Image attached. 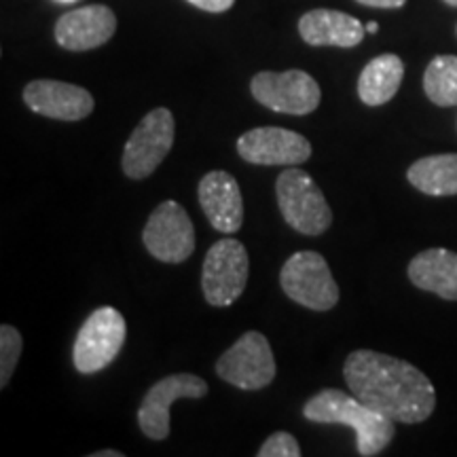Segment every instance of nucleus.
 Here are the masks:
<instances>
[{
    "label": "nucleus",
    "instance_id": "nucleus-1",
    "mask_svg": "<svg viewBox=\"0 0 457 457\" xmlns=\"http://www.w3.org/2000/svg\"><path fill=\"white\" fill-rule=\"evenodd\" d=\"M343 377L353 396L400 424H421L436 407L432 381L407 360L356 350L343 364Z\"/></svg>",
    "mask_w": 457,
    "mask_h": 457
},
{
    "label": "nucleus",
    "instance_id": "nucleus-2",
    "mask_svg": "<svg viewBox=\"0 0 457 457\" xmlns=\"http://www.w3.org/2000/svg\"><path fill=\"white\" fill-rule=\"evenodd\" d=\"M303 417L313 424H341L356 430L358 453L362 457H373L384 453V449L394 441L396 421L377 413L353 394L327 387L313 394L303 404Z\"/></svg>",
    "mask_w": 457,
    "mask_h": 457
},
{
    "label": "nucleus",
    "instance_id": "nucleus-3",
    "mask_svg": "<svg viewBox=\"0 0 457 457\" xmlns=\"http://www.w3.org/2000/svg\"><path fill=\"white\" fill-rule=\"evenodd\" d=\"M278 205L284 220L303 236H322L333 222L330 205L307 171L290 165L278 176Z\"/></svg>",
    "mask_w": 457,
    "mask_h": 457
},
{
    "label": "nucleus",
    "instance_id": "nucleus-4",
    "mask_svg": "<svg viewBox=\"0 0 457 457\" xmlns=\"http://www.w3.org/2000/svg\"><path fill=\"white\" fill-rule=\"evenodd\" d=\"M279 286L288 299L312 312H330L341 296L327 259L313 250L295 253L284 262Z\"/></svg>",
    "mask_w": 457,
    "mask_h": 457
},
{
    "label": "nucleus",
    "instance_id": "nucleus-5",
    "mask_svg": "<svg viewBox=\"0 0 457 457\" xmlns=\"http://www.w3.org/2000/svg\"><path fill=\"white\" fill-rule=\"evenodd\" d=\"M128 324L114 307H100L85 320L74 339L72 360L79 373L94 375L106 369L121 352Z\"/></svg>",
    "mask_w": 457,
    "mask_h": 457
},
{
    "label": "nucleus",
    "instance_id": "nucleus-6",
    "mask_svg": "<svg viewBox=\"0 0 457 457\" xmlns=\"http://www.w3.org/2000/svg\"><path fill=\"white\" fill-rule=\"evenodd\" d=\"M248 271L245 245L231 237L219 239L204 259L202 288L205 301L212 307L233 305L244 295Z\"/></svg>",
    "mask_w": 457,
    "mask_h": 457
},
{
    "label": "nucleus",
    "instance_id": "nucleus-7",
    "mask_svg": "<svg viewBox=\"0 0 457 457\" xmlns=\"http://www.w3.org/2000/svg\"><path fill=\"white\" fill-rule=\"evenodd\" d=\"M176 136L174 114L168 108H155L138 123L125 142L121 168L128 179L142 180L155 171L171 151Z\"/></svg>",
    "mask_w": 457,
    "mask_h": 457
},
{
    "label": "nucleus",
    "instance_id": "nucleus-8",
    "mask_svg": "<svg viewBox=\"0 0 457 457\" xmlns=\"http://www.w3.org/2000/svg\"><path fill=\"white\" fill-rule=\"evenodd\" d=\"M216 373L222 381L254 392L276 379V358L265 335L250 330L239 337L216 362Z\"/></svg>",
    "mask_w": 457,
    "mask_h": 457
},
{
    "label": "nucleus",
    "instance_id": "nucleus-9",
    "mask_svg": "<svg viewBox=\"0 0 457 457\" xmlns=\"http://www.w3.org/2000/svg\"><path fill=\"white\" fill-rule=\"evenodd\" d=\"M250 91L254 100L270 111L296 117L313 112L322 100L318 81L305 71L259 72L250 81Z\"/></svg>",
    "mask_w": 457,
    "mask_h": 457
},
{
    "label": "nucleus",
    "instance_id": "nucleus-10",
    "mask_svg": "<svg viewBox=\"0 0 457 457\" xmlns=\"http://www.w3.org/2000/svg\"><path fill=\"white\" fill-rule=\"evenodd\" d=\"M142 242L148 254L162 262L179 265L195 253V227L179 202L159 204L148 216Z\"/></svg>",
    "mask_w": 457,
    "mask_h": 457
},
{
    "label": "nucleus",
    "instance_id": "nucleus-11",
    "mask_svg": "<svg viewBox=\"0 0 457 457\" xmlns=\"http://www.w3.org/2000/svg\"><path fill=\"white\" fill-rule=\"evenodd\" d=\"M208 384L191 373H176L157 381L142 398L138 426L151 441H165L170 436V407L180 398H204Z\"/></svg>",
    "mask_w": 457,
    "mask_h": 457
},
{
    "label": "nucleus",
    "instance_id": "nucleus-12",
    "mask_svg": "<svg viewBox=\"0 0 457 457\" xmlns=\"http://www.w3.org/2000/svg\"><path fill=\"white\" fill-rule=\"evenodd\" d=\"M237 153L254 165H301L312 157V145L305 136L284 128H254L239 136Z\"/></svg>",
    "mask_w": 457,
    "mask_h": 457
},
{
    "label": "nucleus",
    "instance_id": "nucleus-13",
    "mask_svg": "<svg viewBox=\"0 0 457 457\" xmlns=\"http://www.w3.org/2000/svg\"><path fill=\"white\" fill-rule=\"evenodd\" d=\"M24 102L32 112L57 121H81L94 111V96L79 85L38 79L26 85Z\"/></svg>",
    "mask_w": 457,
    "mask_h": 457
},
{
    "label": "nucleus",
    "instance_id": "nucleus-14",
    "mask_svg": "<svg viewBox=\"0 0 457 457\" xmlns=\"http://www.w3.org/2000/svg\"><path fill=\"white\" fill-rule=\"evenodd\" d=\"M117 30V15L106 4L68 11L57 20L55 41L68 51H89L108 43Z\"/></svg>",
    "mask_w": 457,
    "mask_h": 457
},
{
    "label": "nucleus",
    "instance_id": "nucleus-15",
    "mask_svg": "<svg viewBox=\"0 0 457 457\" xmlns=\"http://www.w3.org/2000/svg\"><path fill=\"white\" fill-rule=\"evenodd\" d=\"M199 205L216 231L236 233L244 222V199L237 180L228 171H208L197 188Z\"/></svg>",
    "mask_w": 457,
    "mask_h": 457
},
{
    "label": "nucleus",
    "instance_id": "nucleus-16",
    "mask_svg": "<svg viewBox=\"0 0 457 457\" xmlns=\"http://www.w3.org/2000/svg\"><path fill=\"white\" fill-rule=\"evenodd\" d=\"M299 34L313 47H356L362 43L367 28L353 15L335 9L307 11L299 20Z\"/></svg>",
    "mask_w": 457,
    "mask_h": 457
},
{
    "label": "nucleus",
    "instance_id": "nucleus-17",
    "mask_svg": "<svg viewBox=\"0 0 457 457\" xmlns=\"http://www.w3.org/2000/svg\"><path fill=\"white\" fill-rule=\"evenodd\" d=\"M407 273L415 288L445 301H457V253L453 250H424L409 262Z\"/></svg>",
    "mask_w": 457,
    "mask_h": 457
},
{
    "label": "nucleus",
    "instance_id": "nucleus-18",
    "mask_svg": "<svg viewBox=\"0 0 457 457\" xmlns=\"http://www.w3.org/2000/svg\"><path fill=\"white\" fill-rule=\"evenodd\" d=\"M404 77V64L398 55H377L362 68L358 96L367 106H384L398 94Z\"/></svg>",
    "mask_w": 457,
    "mask_h": 457
},
{
    "label": "nucleus",
    "instance_id": "nucleus-19",
    "mask_svg": "<svg viewBox=\"0 0 457 457\" xmlns=\"http://www.w3.org/2000/svg\"><path fill=\"white\" fill-rule=\"evenodd\" d=\"M407 180L424 195H457V153L417 159L407 170Z\"/></svg>",
    "mask_w": 457,
    "mask_h": 457
},
{
    "label": "nucleus",
    "instance_id": "nucleus-20",
    "mask_svg": "<svg viewBox=\"0 0 457 457\" xmlns=\"http://www.w3.org/2000/svg\"><path fill=\"white\" fill-rule=\"evenodd\" d=\"M424 91L432 104L457 106V55H436L424 72Z\"/></svg>",
    "mask_w": 457,
    "mask_h": 457
},
{
    "label": "nucleus",
    "instance_id": "nucleus-21",
    "mask_svg": "<svg viewBox=\"0 0 457 457\" xmlns=\"http://www.w3.org/2000/svg\"><path fill=\"white\" fill-rule=\"evenodd\" d=\"M21 352H24V339H21L20 330L3 324L0 327V387L9 386Z\"/></svg>",
    "mask_w": 457,
    "mask_h": 457
},
{
    "label": "nucleus",
    "instance_id": "nucleus-22",
    "mask_svg": "<svg viewBox=\"0 0 457 457\" xmlns=\"http://www.w3.org/2000/svg\"><path fill=\"white\" fill-rule=\"evenodd\" d=\"M301 447L296 438L288 432H276L262 443L259 449V457H299Z\"/></svg>",
    "mask_w": 457,
    "mask_h": 457
},
{
    "label": "nucleus",
    "instance_id": "nucleus-23",
    "mask_svg": "<svg viewBox=\"0 0 457 457\" xmlns=\"http://www.w3.org/2000/svg\"><path fill=\"white\" fill-rule=\"evenodd\" d=\"M193 7L208 11V13H222V11H228L233 7L236 0H188Z\"/></svg>",
    "mask_w": 457,
    "mask_h": 457
},
{
    "label": "nucleus",
    "instance_id": "nucleus-24",
    "mask_svg": "<svg viewBox=\"0 0 457 457\" xmlns=\"http://www.w3.org/2000/svg\"><path fill=\"white\" fill-rule=\"evenodd\" d=\"M356 3L364 4V7H375V9H400L404 7L407 0H356Z\"/></svg>",
    "mask_w": 457,
    "mask_h": 457
},
{
    "label": "nucleus",
    "instance_id": "nucleus-25",
    "mask_svg": "<svg viewBox=\"0 0 457 457\" xmlns=\"http://www.w3.org/2000/svg\"><path fill=\"white\" fill-rule=\"evenodd\" d=\"M94 457H123V453H121V451L106 449V451H98V453H94Z\"/></svg>",
    "mask_w": 457,
    "mask_h": 457
},
{
    "label": "nucleus",
    "instance_id": "nucleus-26",
    "mask_svg": "<svg viewBox=\"0 0 457 457\" xmlns=\"http://www.w3.org/2000/svg\"><path fill=\"white\" fill-rule=\"evenodd\" d=\"M364 28H367L369 34H377V30H379V24H377V21H369V24Z\"/></svg>",
    "mask_w": 457,
    "mask_h": 457
},
{
    "label": "nucleus",
    "instance_id": "nucleus-27",
    "mask_svg": "<svg viewBox=\"0 0 457 457\" xmlns=\"http://www.w3.org/2000/svg\"><path fill=\"white\" fill-rule=\"evenodd\" d=\"M55 3H60V4H72V3H77V0H55Z\"/></svg>",
    "mask_w": 457,
    "mask_h": 457
},
{
    "label": "nucleus",
    "instance_id": "nucleus-28",
    "mask_svg": "<svg viewBox=\"0 0 457 457\" xmlns=\"http://www.w3.org/2000/svg\"><path fill=\"white\" fill-rule=\"evenodd\" d=\"M445 3H447L449 7H457V0H445Z\"/></svg>",
    "mask_w": 457,
    "mask_h": 457
}]
</instances>
